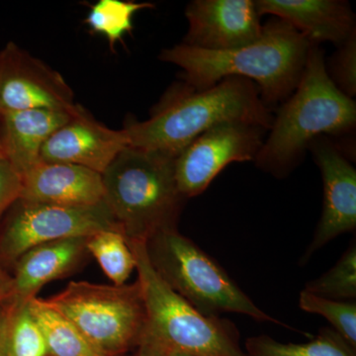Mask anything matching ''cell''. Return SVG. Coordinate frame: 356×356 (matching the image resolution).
I'll return each mask as SVG.
<instances>
[{"label":"cell","mask_w":356,"mask_h":356,"mask_svg":"<svg viewBox=\"0 0 356 356\" xmlns=\"http://www.w3.org/2000/svg\"><path fill=\"white\" fill-rule=\"evenodd\" d=\"M312 44L286 21L274 18L261 38L231 51H206L178 44L159 58L182 70L184 83L204 90L227 77H243L259 84L267 107L284 102L298 86Z\"/></svg>","instance_id":"cell-1"},{"label":"cell","mask_w":356,"mask_h":356,"mask_svg":"<svg viewBox=\"0 0 356 356\" xmlns=\"http://www.w3.org/2000/svg\"><path fill=\"white\" fill-rule=\"evenodd\" d=\"M226 122H243L270 130L273 114L254 81L227 77L204 90L178 84L165 93L149 119H130L123 131L129 147L177 158L199 136Z\"/></svg>","instance_id":"cell-2"},{"label":"cell","mask_w":356,"mask_h":356,"mask_svg":"<svg viewBox=\"0 0 356 356\" xmlns=\"http://www.w3.org/2000/svg\"><path fill=\"white\" fill-rule=\"evenodd\" d=\"M355 123V102L332 83L324 51L313 44L298 86L273 117L255 163L264 172L283 177L298 165L314 140L346 135Z\"/></svg>","instance_id":"cell-3"},{"label":"cell","mask_w":356,"mask_h":356,"mask_svg":"<svg viewBox=\"0 0 356 356\" xmlns=\"http://www.w3.org/2000/svg\"><path fill=\"white\" fill-rule=\"evenodd\" d=\"M128 243L146 307L137 356H161L172 351L191 356H248L241 348L233 323L193 308L159 277L147 257L146 242Z\"/></svg>","instance_id":"cell-4"},{"label":"cell","mask_w":356,"mask_h":356,"mask_svg":"<svg viewBox=\"0 0 356 356\" xmlns=\"http://www.w3.org/2000/svg\"><path fill=\"white\" fill-rule=\"evenodd\" d=\"M175 159L127 147L102 173L104 202L128 241L147 242L177 228L187 199L178 189Z\"/></svg>","instance_id":"cell-5"},{"label":"cell","mask_w":356,"mask_h":356,"mask_svg":"<svg viewBox=\"0 0 356 356\" xmlns=\"http://www.w3.org/2000/svg\"><path fill=\"white\" fill-rule=\"evenodd\" d=\"M146 248L159 277L204 315L236 313L289 327L255 305L213 257L177 228L159 232L147 241Z\"/></svg>","instance_id":"cell-6"},{"label":"cell","mask_w":356,"mask_h":356,"mask_svg":"<svg viewBox=\"0 0 356 356\" xmlns=\"http://www.w3.org/2000/svg\"><path fill=\"white\" fill-rule=\"evenodd\" d=\"M46 300L102 356H118L139 346L146 307L138 280L121 286L77 281Z\"/></svg>","instance_id":"cell-7"},{"label":"cell","mask_w":356,"mask_h":356,"mask_svg":"<svg viewBox=\"0 0 356 356\" xmlns=\"http://www.w3.org/2000/svg\"><path fill=\"white\" fill-rule=\"evenodd\" d=\"M0 238V255L16 262L37 245L70 238H89L106 229L121 231L106 204L69 207L19 199Z\"/></svg>","instance_id":"cell-8"},{"label":"cell","mask_w":356,"mask_h":356,"mask_svg":"<svg viewBox=\"0 0 356 356\" xmlns=\"http://www.w3.org/2000/svg\"><path fill=\"white\" fill-rule=\"evenodd\" d=\"M266 132L243 122H226L204 132L175 159L180 193L186 199L196 197L229 163L254 159Z\"/></svg>","instance_id":"cell-9"},{"label":"cell","mask_w":356,"mask_h":356,"mask_svg":"<svg viewBox=\"0 0 356 356\" xmlns=\"http://www.w3.org/2000/svg\"><path fill=\"white\" fill-rule=\"evenodd\" d=\"M79 107L74 91L57 70L13 42L0 51V112H76Z\"/></svg>","instance_id":"cell-10"},{"label":"cell","mask_w":356,"mask_h":356,"mask_svg":"<svg viewBox=\"0 0 356 356\" xmlns=\"http://www.w3.org/2000/svg\"><path fill=\"white\" fill-rule=\"evenodd\" d=\"M309 149L320 168L324 185L323 212L302 264L327 243L356 229V170L336 144L320 137Z\"/></svg>","instance_id":"cell-11"},{"label":"cell","mask_w":356,"mask_h":356,"mask_svg":"<svg viewBox=\"0 0 356 356\" xmlns=\"http://www.w3.org/2000/svg\"><path fill=\"white\" fill-rule=\"evenodd\" d=\"M184 43L206 51H231L261 38L264 26L252 0H194L185 9Z\"/></svg>","instance_id":"cell-12"},{"label":"cell","mask_w":356,"mask_h":356,"mask_svg":"<svg viewBox=\"0 0 356 356\" xmlns=\"http://www.w3.org/2000/svg\"><path fill=\"white\" fill-rule=\"evenodd\" d=\"M127 147L123 129L113 130L103 125L81 106L67 123L47 140L41 159L83 166L102 175Z\"/></svg>","instance_id":"cell-13"},{"label":"cell","mask_w":356,"mask_h":356,"mask_svg":"<svg viewBox=\"0 0 356 356\" xmlns=\"http://www.w3.org/2000/svg\"><path fill=\"white\" fill-rule=\"evenodd\" d=\"M22 200L69 207L104 202L102 175L70 163L41 161L22 175Z\"/></svg>","instance_id":"cell-14"},{"label":"cell","mask_w":356,"mask_h":356,"mask_svg":"<svg viewBox=\"0 0 356 356\" xmlns=\"http://www.w3.org/2000/svg\"><path fill=\"white\" fill-rule=\"evenodd\" d=\"M257 11L286 21L312 44H343L356 31L350 4L337 0H257Z\"/></svg>","instance_id":"cell-15"},{"label":"cell","mask_w":356,"mask_h":356,"mask_svg":"<svg viewBox=\"0 0 356 356\" xmlns=\"http://www.w3.org/2000/svg\"><path fill=\"white\" fill-rule=\"evenodd\" d=\"M79 109L76 112L48 109L0 112L1 156L22 177L42 161V149L51 134L67 123Z\"/></svg>","instance_id":"cell-16"},{"label":"cell","mask_w":356,"mask_h":356,"mask_svg":"<svg viewBox=\"0 0 356 356\" xmlns=\"http://www.w3.org/2000/svg\"><path fill=\"white\" fill-rule=\"evenodd\" d=\"M88 238H70L37 245L15 262L14 295L29 300L44 285L64 278L81 266L88 255Z\"/></svg>","instance_id":"cell-17"},{"label":"cell","mask_w":356,"mask_h":356,"mask_svg":"<svg viewBox=\"0 0 356 356\" xmlns=\"http://www.w3.org/2000/svg\"><path fill=\"white\" fill-rule=\"evenodd\" d=\"M29 307L43 334L49 356H102L76 325L47 300L33 297L29 299Z\"/></svg>","instance_id":"cell-18"},{"label":"cell","mask_w":356,"mask_h":356,"mask_svg":"<svg viewBox=\"0 0 356 356\" xmlns=\"http://www.w3.org/2000/svg\"><path fill=\"white\" fill-rule=\"evenodd\" d=\"M248 356H356L355 350L332 329L321 330L306 343H283L268 336L250 337L245 341Z\"/></svg>","instance_id":"cell-19"},{"label":"cell","mask_w":356,"mask_h":356,"mask_svg":"<svg viewBox=\"0 0 356 356\" xmlns=\"http://www.w3.org/2000/svg\"><path fill=\"white\" fill-rule=\"evenodd\" d=\"M1 356H49L43 334L29 300L14 296L7 315Z\"/></svg>","instance_id":"cell-20"},{"label":"cell","mask_w":356,"mask_h":356,"mask_svg":"<svg viewBox=\"0 0 356 356\" xmlns=\"http://www.w3.org/2000/svg\"><path fill=\"white\" fill-rule=\"evenodd\" d=\"M88 254L92 255L114 285L126 284L136 269V259L127 238L121 231L106 229L88 238Z\"/></svg>","instance_id":"cell-21"},{"label":"cell","mask_w":356,"mask_h":356,"mask_svg":"<svg viewBox=\"0 0 356 356\" xmlns=\"http://www.w3.org/2000/svg\"><path fill=\"white\" fill-rule=\"evenodd\" d=\"M154 8L147 2L123 1V0H98L90 6L84 23L97 34L107 40L114 51L115 44L123 41L124 36L133 29V18L138 11Z\"/></svg>","instance_id":"cell-22"},{"label":"cell","mask_w":356,"mask_h":356,"mask_svg":"<svg viewBox=\"0 0 356 356\" xmlns=\"http://www.w3.org/2000/svg\"><path fill=\"white\" fill-rule=\"evenodd\" d=\"M307 291L336 301H351L356 298V243L350 248L336 266L317 280L310 281L305 286Z\"/></svg>","instance_id":"cell-23"},{"label":"cell","mask_w":356,"mask_h":356,"mask_svg":"<svg viewBox=\"0 0 356 356\" xmlns=\"http://www.w3.org/2000/svg\"><path fill=\"white\" fill-rule=\"evenodd\" d=\"M299 307L308 313L327 318L334 327L332 330L356 350L355 302L327 299L304 289L300 293Z\"/></svg>","instance_id":"cell-24"},{"label":"cell","mask_w":356,"mask_h":356,"mask_svg":"<svg viewBox=\"0 0 356 356\" xmlns=\"http://www.w3.org/2000/svg\"><path fill=\"white\" fill-rule=\"evenodd\" d=\"M327 76L344 95H356V34H351L325 65Z\"/></svg>","instance_id":"cell-25"},{"label":"cell","mask_w":356,"mask_h":356,"mask_svg":"<svg viewBox=\"0 0 356 356\" xmlns=\"http://www.w3.org/2000/svg\"><path fill=\"white\" fill-rule=\"evenodd\" d=\"M22 177L6 158L0 154V218L19 200Z\"/></svg>","instance_id":"cell-26"},{"label":"cell","mask_w":356,"mask_h":356,"mask_svg":"<svg viewBox=\"0 0 356 356\" xmlns=\"http://www.w3.org/2000/svg\"><path fill=\"white\" fill-rule=\"evenodd\" d=\"M14 296L15 295H14L13 276L8 275L0 268V304L8 301Z\"/></svg>","instance_id":"cell-27"},{"label":"cell","mask_w":356,"mask_h":356,"mask_svg":"<svg viewBox=\"0 0 356 356\" xmlns=\"http://www.w3.org/2000/svg\"><path fill=\"white\" fill-rule=\"evenodd\" d=\"M13 298L4 303L0 304V356L2 355V346H3L4 332H6V325L7 315H8L9 307H10Z\"/></svg>","instance_id":"cell-28"},{"label":"cell","mask_w":356,"mask_h":356,"mask_svg":"<svg viewBox=\"0 0 356 356\" xmlns=\"http://www.w3.org/2000/svg\"><path fill=\"white\" fill-rule=\"evenodd\" d=\"M161 356H191L188 355H185V353H177V351H172V353H165V355Z\"/></svg>","instance_id":"cell-29"},{"label":"cell","mask_w":356,"mask_h":356,"mask_svg":"<svg viewBox=\"0 0 356 356\" xmlns=\"http://www.w3.org/2000/svg\"><path fill=\"white\" fill-rule=\"evenodd\" d=\"M0 154H1V152H0Z\"/></svg>","instance_id":"cell-30"}]
</instances>
